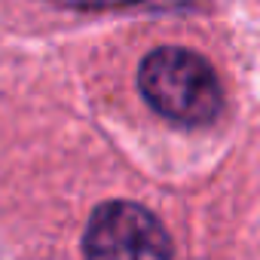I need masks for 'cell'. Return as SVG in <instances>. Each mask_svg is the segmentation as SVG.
Returning <instances> with one entry per match:
<instances>
[{"label":"cell","mask_w":260,"mask_h":260,"mask_svg":"<svg viewBox=\"0 0 260 260\" xmlns=\"http://www.w3.org/2000/svg\"><path fill=\"white\" fill-rule=\"evenodd\" d=\"M144 101L169 122L199 128L220 116L223 86L211 61L184 46H159L138 68Z\"/></svg>","instance_id":"1"},{"label":"cell","mask_w":260,"mask_h":260,"mask_svg":"<svg viewBox=\"0 0 260 260\" xmlns=\"http://www.w3.org/2000/svg\"><path fill=\"white\" fill-rule=\"evenodd\" d=\"M86 260H172L169 230L138 202L113 199L92 211L83 233Z\"/></svg>","instance_id":"2"},{"label":"cell","mask_w":260,"mask_h":260,"mask_svg":"<svg viewBox=\"0 0 260 260\" xmlns=\"http://www.w3.org/2000/svg\"><path fill=\"white\" fill-rule=\"evenodd\" d=\"M58 4L74 7V10H116L128 4H141V0H58Z\"/></svg>","instance_id":"3"},{"label":"cell","mask_w":260,"mask_h":260,"mask_svg":"<svg viewBox=\"0 0 260 260\" xmlns=\"http://www.w3.org/2000/svg\"><path fill=\"white\" fill-rule=\"evenodd\" d=\"M159 7H184V4H193V0H153Z\"/></svg>","instance_id":"4"}]
</instances>
